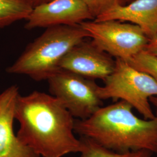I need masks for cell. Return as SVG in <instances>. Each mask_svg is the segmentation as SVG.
<instances>
[{
  "instance_id": "cell-15",
  "label": "cell",
  "mask_w": 157,
  "mask_h": 157,
  "mask_svg": "<svg viewBox=\"0 0 157 157\" xmlns=\"http://www.w3.org/2000/svg\"><path fill=\"white\" fill-rule=\"evenodd\" d=\"M144 51L157 57V34L152 38L149 39Z\"/></svg>"
},
{
  "instance_id": "cell-2",
  "label": "cell",
  "mask_w": 157,
  "mask_h": 157,
  "mask_svg": "<svg viewBox=\"0 0 157 157\" xmlns=\"http://www.w3.org/2000/svg\"><path fill=\"white\" fill-rule=\"evenodd\" d=\"M123 100L101 107L90 117L75 120L74 132L118 152L146 150L157 154V112L141 119Z\"/></svg>"
},
{
  "instance_id": "cell-4",
  "label": "cell",
  "mask_w": 157,
  "mask_h": 157,
  "mask_svg": "<svg viewBox=\"0 0 157 157\" xmlns=\"http://www.w3.org/2000/svg\"><path fill=\"white\" fill-rule=\"evenodd\" d=\"M104 82V86L98 89L102 100L119 99L131 105L144 119L155 118L149 99L157 96V81L151 76L123 59H116L113 72Z\"/></svg>"
},
{
  "instance_id": "cell-1",
  "label": "cell",
  "mask_w": 157,
  "mask_h": 157,
  "mask_svg": "<svg viewBox=\"0 0 157 157\" xmlns=\"http://www.w3.org/2000/svg\"><path fill=\"white\" fill-rule=\"evenodd\" d=\"M17 136L40 157H62L80 152L83 144L73 134L75 119L52 95L38 91L17 98Z\"/></svg>"
},
{
  "instance_id": "cell-13",
  "label": "cell",
  "mask_w": 157,
  "mask_h": 157,
  "mask_svg": "<svg viewBox=\"0 0 157 157\" xmlns=\"http://www.w3.org/2000/svg\"><path fill=\"white\" fill-rule=\"evenodd\" d=\"M129 64L139 71L151 76L157 81V57L143 51L128 61Z\"/></svg>"
},
{
  "instance_id": "cell-6",
  "label": "cell",
  "mask_w": 157,
  "mask_h": 157,
  "mask_svg": "<svg viewBox=\"0 0 157 157\" xmlns=\"http://www.w3.org/2000/svg\"><path fill=\"white\" fill-rule=\"evenodd\" d=\"M47 80L52 95L73 118L86 119L102 105V100L98 94L99 86L94 79L59 69Z\"/></svg>"
},
{
  "instance_id": "cell-10",
  "label": "cell",
  "mask_w": 157,
  "mask_h": 157,
  "mask_svg": "<svg viewBox=\"0 0 157 157\" xmlns=\"http://www.w3.org/2000/svg\"><path fill=\"white\" fill-rule=\"evenodd\" d=\"M94 21L132 23L139 27L150 39L157 34V0H133L126 4H117Z\"/></svg>"
},
{
  "instance_id": "cell-14",
  "label": "cell",
  "mask_w": 157,
  "mask_h": 157,
  "mask_svg": "<svg viewBox=\"0 0 157 157\" xmlns=\"http://www.w3.org/2000/svg\"><path fill=\"white\" fill-rule=\"evenodd\" d=\"M87 6L94 19L107 11L110 8L119 4V0H82Z\"/></svg>"
},
{
  "instance_id": "cell-18",
  "label": "cell",
  "mask_w": 157,
  "mask_h": 157,
  "mask_svg": "<svg viewBox=\"0 0 157 157\" xmlns=\"http://www.w3.org/2000/svg\"><path fill=\"white\" fill-rule=\"evenodd\" d=\"M132 1H133V0H119V4H121V5L126 4L129 3V2Z\"/></svg>"
},
{
  "instance_id": "cell-9",
  "label": "cell",
  "mask_w": 157,
  "mask_h": 157,
  "mask_svg": "<svg viewBox=\"0 0 157 157\" xmlns=\"http://www.w3.org/2000/svg\"><path fill=\"white\" fill-rule=\"evenodd\" d=\"M19 89L13 85L0 94V157H40L17 139L13 121Z\"/></svg>"
},
{
  "instance_id": "cell-3",
  "label": "cell",
  "mask_w": 157,
  "mask_h": 157,
  "mask_svg": "<svg viewBox=\"0 0 157 157\" xmlns=\"http://www.w3.org/2000/svg\"><path fill=\"white\" fill-rule=\"evenodd\" d=\"M87 37L89 34L80 25L47 28L6 72L27 75L36 81L47 80L60 69L59 63L69 51Z\"/></svg>"
},
{
  "instance_id": "cell-7",
  "label": "cell",
  "mask_w": 157,
  "mask_h": 157,
  "mask_svg": "<svg viewBox=\"0 0 157 157\" xmlns=\"http://www.w3.org/2000/svg\"><path fill=\"white\" fill-rule=\"evenodd\" d=\"M93 19L82 0H52L34 6L25 28L32 30L72 26Z\"/></svg>"
},
{
  "instance_id": "cell-11",
  "label": "cell",
  "mask_w": 157,
  "mask_h": 157,
  "mask_svg": "<svg viewBox=\"0 0 157 157\" xmlns=\"http://www.w3.org/2000/svg\"><path fill=\"white\" fill-rule=\"evenodd\" d=\"M33 8L30 0H0V30L26 20Z\"/></svg>"
},
{
  "instance_id": "cell-17",
  "label": "cell",
  "mask_w": 157,
  "mask_h": 157,
  "mask_svg": "<svg viewBox=\"0 0 157 157\" xmlns=\"http://www.w3.org/2000/svg\"><path fill=\"white\" fill-rule=\"evenodd\" d=\"M150 102L157 108V96H154L150 98Z\"/></svg>"
},
{
  "instance_id": "cell-8",
  "label": "cell",
  "mask_w": 157,
  "mask_h": 157,
  "mask_svg": "<svg viewBox=\"0 0 157 157\" xmlns=\"http://www.w3.org/2000/svg\"><path fill=\"white\" fill-rule=\"evenodd\" d=\"M115 60L91 41L84 40L72 47L59 63L60 69L86 78L104 80L112 73Z\"/></svg>"
},
{
  "instance_id": "cell-12",
  "label": "cell",
  "mask_w": 157,
  "mask_h": 157,
  "mask_svg": "<svg viewBox=\"0 0 157 157\" xmlns=\"http://www.w3.org/2000/svg\"><path fill=\"white\" fill-rule=\"evenodd\" d=\"M81 157H151L152 152L146 150L118 152L107 149L90 139L82 137Z\"/></svg>"
},
{
  "instance_id": "cell-5",
  "label": "cell",
  "mask_w": 157,
  "mask_h": 157,
  "mask_svg": "<svg viewBox=\"0 0 157 157\" xmlns=\"http://www.w3.org/2000/svg\"><path fill=\"white\" fill-rule=\"evenodd\" d=\"M80 25L101 50L125 61L144 50L149 41L139 27L129 23L94 20Z\"/></svg>"
},
{
  "instance_id": "cell-16",
  "label": "cell",
  "mask_w": 157,
  "mask_h": 157,
  "mask_svg": "<svg viewBox=\"0 0 157 157\" xmlns=\"http://www.w3.org/2000/svg\"><path fill=\"white\" fill-rule=\"evenodd\" d=\"M30 1L32 2L34 6H39V5L48 2L52 0H30Z\"/></svg>"
}]
</instances>
